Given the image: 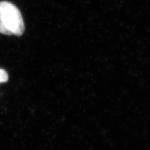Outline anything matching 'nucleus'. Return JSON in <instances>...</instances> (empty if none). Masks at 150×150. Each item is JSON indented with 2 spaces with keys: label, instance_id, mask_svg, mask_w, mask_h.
<instances>
[{
  "label": "nucleus",
  "instance_id": "f03ea898",
  "mask_svg": "<svg viewBox=\"0 0 150 150\" xmlns=\"http://www.w3.org/2000/svg\"><path fill=\"white\" fill-rule=\"evenodd\" d=\"M8 80V75L3 69H0V83H4Z\"/></svg>",
  "mask_w": 150,
  "mask_h": 150
},
{
  "label": "nucleus",
  "instance_id": "f257e3e1",
  "mask_svg": "<svg viewBox=\"0 0 150 150\" xmlns=\"http://www.w3.org/2000/svg\"><path fill=\"white\" fill-rule=\"evenodd\" d=\"M24 31V24L20 11L8 1L0 2V33L20 36Z\"/></svg>",
  "mask_w": 150,
  "mask_h": 150
}]
</instances>
